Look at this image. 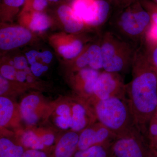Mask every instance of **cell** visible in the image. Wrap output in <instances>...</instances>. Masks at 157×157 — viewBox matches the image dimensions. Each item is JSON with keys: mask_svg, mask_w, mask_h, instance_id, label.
I'll use <instances>...</instances> for the list:
<instances>
[{"mask_svg": "<svg viewBox=\"0 0 157 157\" xmlns=\"http://www.w3.org/2000/svg\"><path fill=\"white\" fill-rule=\"evenodd\" d=\"M131 69L132 78L126 85V90L135 125L144 133L157 112V73L140 47L136 49Z\"/></svg>", "mask_w": 157, "mask_h": 157, "instance_id": "1", "label": "cell"}, {"mask_svg": "<svg viewBox=\"0 0 157 157\" xmlns=\"http://www.w3.org/2000/svg\"><path fill=\"white\" fill-rule=\"evenodd\" d=\"M151 22L149 15L138 0L124 8H115L108 24L109 30L137 49Z\"/></svg>", "mask_w": 157, "mask_h": 157, "instance_id": "2", "label": "cell"}, {"mask_svg": "<svg viewBox=\"0 0 157 157\" xmlns=\"http://www.w3.org/2000/svg\"><path fill=\"white\" fill-rule=\"evenodd\" d=\"M97 120L116 135L120 136L136 128L128 99L116 96L91 104Z\"/></svg>", "mask_w": 157, "mask_h": 157, "instance_id": "3", "label": "cell"}, {"mask_svg": "<svg viewBox=\"0 0 157 157\" xmlns=\"http://www.w3.org/2000/svg\"><path fill=\"white\" fill-rule=\"evenodd\" d=\"M100 41L104 71L121 74L132 69L137 48L109 30Z\"/></svg>", "mask_w": 157, "mask_h": 157, "instance_id": "4", "label": "cell"}, {"mask_svg": "<svg viewBox=\"0 0 157 157\" xmlns=\"http://www.w3.org/2000/svg\"><path fill=\"white\" fill-rule=\"evenodd\" d=\"M71 6L86 26L97 29L108 24L116 2L114 0H73Z\"/></svg>", "mask_w": 157, "mask_h": 157, "instance_id": "5", "label": "cell"}, {"mask_svg": "<svg viewBox=\"0 0 157 157\" xmlns=\"http://www.w3.org/2000/svg\"><path fill=\"white\" fill-rule=\"evenodd\" d=\"M149 147L137 127L116 137L111 145L113 157H147Z\"/></svg>", "mask_w": 157, "mask_h": 157, "instance_id": "6", "label": "cell"}, {"mask_svg": "<svg viewBox=\"0 0 157 157\" xmlns=\"http://www.w3.org/2000/svg\"><path fill=\"white\" fill-rule=\"evenodd\" d=\"M126 94V85L121 75L104 70L98 76L92 97L88 102L92 104L98 101L116 96H125Z\"/></svg>", "mask_w": 157, "mask_h": 157, "instance_id": "7", "label": "cell"}, {"mask_svg": "<svg viewBox=\"0 0 157 157\" xmlns=\"http://www.w3.org/2000/svg\"><path fill=\"white\" fill-rule=\"evenodd\" d=\"M116 136L99 121L86 128L79 133L78 149L82 150L94 145L111 143Z\"/></svg>", "mask_w": 157, "mask_h": 157, "instance_id": "8", "label": "cell"}, {"mask_svg": "<svg viewBox=\"0 0 157 157\" xmlns=\"http://www.w3.org/2000/svg\"><path fill=\"white\" fill-rule=\"evenodd\" d=\"M72 131L81 132L82 130L96 122L97 120L93 107L82 98L71 105Z\"/></svg>", "mask_w": 157, "mask_h": 157, "instance_id": "9", "label": "cell"}, {"mask_svg": "<svg viewBox=\"0 0 157 157\" xmlns=\"http://www.w3.org/2000/svg\"><path fill=\"white\" fill-rule=\"evenodd\" d=\"M32 34L27 29L20 26L9 27L0 30V48L9 50L26 44Z\"/></svg>", "mask_w": 157, "mask_h": 157, "instance_id": "10", "label": "cell"}, {"mask_svg": "<svg viewBox=\"0 0 157 157\" xmlns=\"http://www.w3.org/2000/svg\"><path fill=\"white\" fill-rule=\"evenodd\" d=\"M45 105L39 96L30 95L23 99L19 106L21 118L29 125L39 121L44 112Z\"/></svg>", "mask_w": 157, "mask_h": 157, "instance_id": "11", "label": "cell"}, {"mask_svg": "<svg viewBox=\"0 0 157 157\" xmlns=\"http://www.w3.org/2000/svg\"><path fill=\"white\" fill-rule=\"evenodd\" d=\"M76 59L75 66L78 70L88 67L98 70H103V59L101 42L94 43L85 48Z\"/></svg>", "mask_w": 157, "mask_h": 157, "instance_id": "12", "label": "cell"}, {"mask_svg": "<svg viewBox=\"0 0 157 157\" xmlns=\"http://www.w3.org/2000/svg\"><path fill=\"white\" fill-rule=\"evenodd\" d=\"M79 134L71 131L64 134L51 150L48 157H73L78 149Z\"/></svg>", "mask_w": 157, "mask_h": 157, "instance_id": "13", "label": "cell"}, {"mask_svg": "<svg viewBox=\"0 0 157 157\" xmlns=\"http://www.w3.org/2000/svg\"><path fill=\"white\" fill-rule=\"evenodd\" d=\"M101 72L90 68L79 70L76 77L77 88L82 98L87 101L93 94L94 86Z\"/></svg>", "mask_w": 157, "mask_h": 157, "instance_id": "14", "label": "cell"}, {"mask_svg": "<svg viewBox=\"0 0 157 157\" xmlns=\"http://www.w3.org/2000/svg\"><path fill=\"white\" fill-rule=\"evenodd\" d=\"M56 12L63 24L65 30L68 33H78L86 26L84 23L76 16L71 6L63 4L58 8Z\"/></svg>", "mask_w": 157, "mask_h": 157, "instance_id": "15", "label": "cell"}, {"mask_svg": "<svg viewBox=\"0 0 157 157\" xmlns=\"http://www.w3.org/2000/svg\"><path fill=\"white\" fill-rule=\"evenodd\" d=\"M21 117L20 108L9 98L3 96L0 97V125L6 128L16 125L17 119Z\"/></svg>", "mask_w": 157, "mask_h": 157, "instance_id": "16", "label": "cell"}, {"mask_svg": "<svg viewBox=\"0 0 157 157\" xmlns=\"http://www.w3.org/2000/svg\"><path fill=\"white\" fill-rule=\"evenodd\" d=\"M21 144H18L6 137L0 139V157H23L26 150Z\"/></svg>", "mask_w": 157, "mask_h": 157, "instance_id": "17", "label": "cell"}, {"mask_svg": "<svg viewBox=\"0 0 157 157\" xmlns=\"http://www.w3.org/2000/svg\"><path fill=\"white\" fill-rule=\"evenodd\" d=\"M111 143L94 145L86 149L77 150L73 157H113Z\"/></svg>", "mask_w": 157, "mask_h": 157, "instance_id": "18", "label": "cell"}, {"mask_svg": "<svg viewBox=\"0 0 157 157\" xmlns=\"http://www.w3.org/2000/svg\"><path fill=\"white\" fill-rule=\"evenodd\" d=\"M83 42L80 39H74L69 44L59 46L58 50L59 53L65 58H75L77 57L85 49Z\"/></svg>", "mask_w": 157, "mask_h": 157, "instance_id": "19", "label": "cell"}, {"mask_svg": "<svg viewBox=\"0 0 157 157\" xmlns=\"http://www.w3.org/2000/svg\"><path fill=\"white\" fill-rule=\"evenodd\" d=\"M56 122L58 126L63 129H67L71 127V106L65 103L60 104L56 107Z\"/></svg>", "mask_w": 157, "mask_h": 157, "instance_id": "20", "label": "cell"}, {"mask_svg": "<svg viewBox=\"0 0 157 157\" xmlns=\"http://www.w3.org/2000/svg\"><path fill=\"white\" fill-rule=\"evenodd\" d=\"M51 20L48 15L43 12L33 11L31 15L29 27L32 30L41 32L50 27Z\"/></svg>", "mask_w": 157, "mask_h": 157, "instance_id": "21", "label": "cell"}, {"mask_svg": "<svg viewBox=\"0 0 157 157\" xmlns=\"http://www.w3.org/2000/svg\"><path fill=\"white\" fill-rule=\"evenodd\" d=\"M20 141L21 145L28 149L42 151L46 148L36 132L31 130L23 133Z\"/></svg>", "mask_w": 157, "mask_h": 157, "instance_id": "22", "label": "cell"}, {"mask_svg": "<svg viewBox=\"0 0 157 157\" xmlns=\"http://www.w3.org/2000/svg\"><path fill=\"white\" fill-rule=\"evenodd\" d=\"M139 47L149 63L157 73V45L147 46L141 44Z\"/></svg>", "mask_w": 157, "mask_h": 157, "instance_id": "23", "label": "cell"}, {"mask_svg": "<svg viewBox=\"0 0 157 157\" xmlns=\"http://www.w3.org/2000/svg\"><path fill=\"white\" fill-rule=\"evenodd\" d=\"M151 46L157 45V25L151 22L150 25L147 31L142 44Z\"/></svg>", "mask_w": 157, "mask_h": 157, "instance_id": "24", "label": "cell"}, {"mask_svg": "<svg viewBox=\"0 0 157 157\" xmlns=\"http://www.w3.org/2000/svg\"><path fill=\"white\" fill-rule=\"evenodd\" d=\"M148 137L150 141V146L157 150V112L149 123Z\"/></svg>", "mask_w": 157, "mask_h": 157, "instance_id": "25", "label": "cell"}, {"mask_svg": "<svg viewBox=\"0 0 157 157\" xmlns=\"http://www.w3.org/2000/svg\"><path fill=\"white\" fill-rule=\"evenodd\" d=\"M144 9L147 12L151 22L157 25V4L151 0H139Z\"/></svg>", "mask_w": 157, "mask_h": 157, "instance_id": "26", "label": "cell"}, {"mask_svg": "<svg viewBox=\"0 0 157 157\" xmlns=\"http://www.w3.org/2000/svg\"><path fill=\"white\" fill-rule=\"evenodd\" d=\"M26 0H3L2 10L8 14L15 12L25 3Z\"/></svg>", "mask_w": 157, "mask_h": 157, "instance_id": "27", "label": "cell"}, {"mask_svg": "<svg viewBox=\"0 0 157 157\" xmlns=\"http://www.w3.org/2000/svg\"><path fill=\"white\" fill-rule=\"evenodd\" d=\"M25 3L27 8H31L33 11L38 12H43L48 5V0H26Z\"/></svg>", "mask_w": 157, "mask_h": 157, "instance_id": "28", "label": "cell"}, {"mask_svg": "<svg viewBox=\"0 0 157 157\" xmlns=\"http://www.w3.org/2000/svg\"><path fill=\"white\" fill-rule=\"evenodd\" d=\"M1 75L9 80H14L16 76V72L14 66L4 65L1 68Z\"/></svg>", "mask_w": 157, "mask_h": 157, "instance_id": "29", "label": "cell"}, {"mask_svg": "<svg viewBox=\"0 0 157 157\" xmlns=\"http://www.w3.org/2000/svg\"><path fill=\"white\" fill-rule=\"evenodd\" d=\"M37 135L39 136L45 147H50L54 143L55 141V136L52 133L49 132H36Z\"/></svg>", "mask_w": 157, "mask_h": 157, "instance_id": "30", "label": "cell"}, {"mask_svg": "<svg viewBox=\"0 0 157 157\" xmlns=\"http://www.w3.org/2000/svg\"><path fill=\"white\" fill-rule=\"evenodd\" d=\"M31 72L36 76L39 77L42 75L43 72H45L48 70V67L46 66H44L40 63H34L31 65Z\"/></svg>", "mask_w": 157, "mask_h": 157, "instance_id": "31", "label": "cell"}, {"mask_svg": "<svg viewBox=\"0 0 157 157\" xmlns=\"http://www.w3.org/2000/svg\"><path fill=\"white\" fill-rule=\"evenodd\" d=\"M23 157H48L47 153L39 150L27 149L24 153Z\"/></svg>", "mask_w": 157, "mask_h": 157, "instance_id": "32", "label": "cell"}, {"mask_svg": "<svg viewBox=\"0 0 157 157\" xmlns=\"http://www.w3.org/2000/svg\"><path fill=\"white\" fill-rule=\"evenodd\" d=\"M13 66L17 70H25L26 68L28 67L27 59L23 56L16 57L14 59Z\"/></svg>", "mask_w": 157, "mask_h": 157, "instance_id": "33", "label": "cell"}, {"mask_svg": "<svg viewBox=\"0 0 157 157\" xmlns=\"http://www.w3.org/2000/svg\"><path fill=\"white\" fill-rule=\"evenodd\" d=\"M53 56L52 53L48 51H45L42 52H39L38 58L41 59L42 61L46 63H49L52 60Z\"/></svg>", "mask_w": 157, "mask_h": 157, "instance_id": "34", "label": "cell"}, {"mask_svg": "<svg viewBox=\"0 0 157 157\" xmlns=\"http://www.w3.org/2000/svg\"><path fill=\"white\" fill-rule=\"evenodd\" d=\"M0 94L1 96L8 90L9 89V82L7 79L1 75L0 76Z\"/></svg>", "mask_w": 157, "mask_h": 157, "instance_id": "35", "label": "cell"}, {"mask_svg": "<svg viewBox=\"0 0 157 157\" xmlns=\"http://www.w3.org/2000/svg\"><path fill=\"white\" fill-rule=\"evenodd\" d=\"M39 52L35 50H32L26 53V56L29 63L31 65L36 62Z\"/></svg>", "mask_w": 157, "mask_h": 157, "instance_id": "36", "label": "cell"}, {"mask_svg": "<svg viewBox=\"0 0 157 157\" xmlns=\"http://www.w3.org/2000/svg\"><path fill=\"white\" fill-rule=\"evenodd\" d=\"M137 1L138 0H118L116 8L121 9L124 8Z\"/></svg>", "mask_w": 157, "mask_h": 157, "instance_id": "37", "label": "cell"}, {"mask_svg": "<svg viewBox=\"0 0 157 157\" xmlns=\"http://www.w3.org/2000/svg\"><path fill=\"white\" fill-rule=\"evenodd\" d=\"M27 74L25 71H18L16 72L15 77L18 81L23 82L27 78Z\"/></svg>", "mask_w": 157, "mask_h": 157, "instance_id": "38", "label": "cell"}, {"mask_svg": "<svg viewBox=\"0 0 157 157\" xmlns=\"http://www.w3.org/2000/svg\"><path fill=\"white\" fill-rule=\"evenodd\" d=\"M147 157H157V150L150 146Z\"/></svg>", "mask_w": 157, "mask_h": 157, "instance_id": "39", "label": "cell"}, {"mask_svg": "<svg viewBox=\"0 0 157 157\" xmlns=\"http://www.w3.org/2000/svg\"><path fill=\"white\" fill-rule=\"evenodd\" d=\"M27 81L29 82H32L33 80V78L32 77L30 76H28V77H27Z\"/></svg>", "mask_w": 157, "mask_h": 157, "instance_id": "40", "label": "cell"}, {"mask_svg": "<svg viewBox=\"0 0 157 157\" xmlns=\"http://www.w3.org/2000/svg\"><path fill=\"white\" fill-rule=\"evenodd\" d=\"M60 1V0H48V2H54L56 3L57 2H59V1Z\"/></svg>", "mask_w": 157, "mask_h": 157, "instance_id": "41", "label": "cell"}, {"mask_svg": "<svg viewBox=\"0 0 157 157\" xmlns=\"http://www.w3.org/2000/svg\"><path fill=\"white\" fill-rule=\"evenodd\" d=\"M151 1L157 4V0H151Z\"/></svg>", "mask_w": 157, "mask_h": 157, "instance_id": "42", "label": "cell"}, {"mask_svg": "<svg viewBox=\"0 0 157 157\" xmlns=\"http://www.w3.org/2000/svg\"><path fill=\"white\" fill-rule=\"evenodd\" d=\"M114 1H115L116 2V3H117V1H118V0H114Z\"/></svg>", "mask_w": 157, "mask_h": 157, "instance_id": "43", "label": "cell"}]
</instances>
